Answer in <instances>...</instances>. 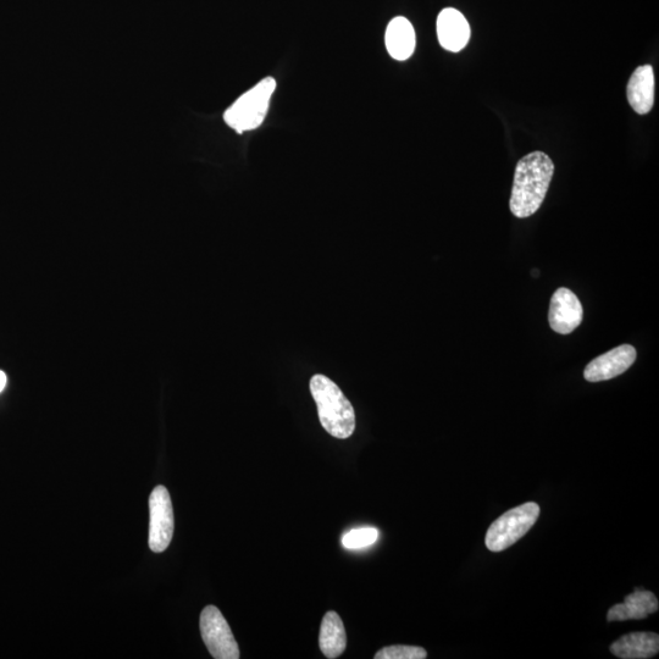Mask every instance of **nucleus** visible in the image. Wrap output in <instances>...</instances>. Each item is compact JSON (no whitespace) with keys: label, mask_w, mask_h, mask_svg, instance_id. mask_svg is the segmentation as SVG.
Here are the masks:
<instances>
[{"label":"nucleus","mask_w":659,"mask_h":659,"mask_svg":"<svg viewBox=\"0 0 659 659\" xmlns=\"http://www.w3.org/2000/svg\"><path fill=\"white\" fill-rule=\"evenodd\" d=\"M428 657L423 647L396 645L384 647L374 656L375 659H425Z\"/></svg>","instance_id":"nucleus-16"},{"label":"nucleus","mask_w":659,"mask_h":659,"mask_svg":"<svg viewBox=\"0 0 659 659\" xmlns=\"http://www.w3.org/2000/svg\"><path fill=\"white\" fill-rule=\"evenodd\" d=\"M635 361V348L630 345H622L587 364L584 378L589 382L612 380L624 374Z\"/></svg>","instance_id":"nucleus-8"},{"label":"nucleus","mask_w":659,"mask_h":659,"mask_svg":"<svg viewBox=\"0 0 659 659\" xmlns=\"http://www.w3.org/2000/svg\"><path fill=\"white\" fill-rule=\"evenodd\" d=\"M7 381V375H5L2 370H0V392L5 389V386H7Z\"/></svg>","instance_id":"nucleus-17"},{"label":"nucleus","mask_w":659,"mask_h":659,"mask_svg":"<svg viewBox=\"0 0 659 659\" xmlns=\"http://www.w3.org/2000/svg\"><path fill=\"white\" fill-rule=\"evenodd\" d=\"M319 645L321 652L326 658L335 659L345 652L347 647V635L345 625L336 612L325 614L321 623Z\"/></svg>","instance_id":"nucleus-14"},{"label":"nucleus","mask_w":659,"mask_h":659,"mask_svg":"<svg viewBox=\"0 0 659 659\" xmlns=\"http://www.w3.org/2000/svg\"><path fill=\"white\" fill-rule=\"evenodd\" d=\"M470 32L469 22L461 11L447 8L437 18V37L446 51L461 52L470 40Z\"/></svg>","instance_id":"nucleus-9"},{"label":"nucleus","mask_w":659,"mask_h":659,"mask_svg":"<svg viewBox=\"0 0 659 659\" xmlns=\"http://www.w3.org/2000/svg\"><path fill=\"white\" fill-rule=\"evenodd\" d=\"M628 101L635 113L649 114L655 104V73L651 65L640 66L631 75L628 88Z\"/></svg>","instance_id":"nucleus-10"},{"label":"nucleus","mask_w":659,"mask_h":659,"mask_svg":"<svg viewBox=\"0 0 659 659\" xmlns=\"http://www.w3.org/2000/svg\"><path fill=\"white\" fill-rule=\"evenodd\" d=\"M584 310L579 298L568 289H558L552 296L548 321L553 331L561 335L572 334L583 321Z\"/></svg>","instance_id":"nucleus-7"},{"label":"nucleus","mask_w":659,"mask_h":659,"mask_svg":"<svg viewBox=\"0 0 659 659\" xmlns=\"http://www.w3.org/2000/svg\"><path fill=\"white\" fill-rule=\"evenodd\" d=\"M385 43L393 59L404 62L411 58L415 49V31L411 22L402 16L393 19L387 26Z\"/></svg>","instance_id":"nucleus-12"},{"label":"nucleus","mask_w":659,"mask_h":659,"mask_svg":"<svg viewBox=\"0 0 659 659\" xmlns=\"http://www.w3.org/2000/svg\"><path fill=\"white\" fill-rule=\"evenodd\" d=\"M199 627H201L204 644L213 658L238 659L241 657L230 625L217 607L207 606L203 609Z\"/></svg>","instance_id":"nucleus-5"},{"label":"nucleus","mask_w":659,"mask_h":659,"mask_svg":"<svg viewBox=\"0 0 659 659\" xmlns=\"http://www.w3.org/2000/svg\"><path fill=\"white\" fill-rule=\"evenodd\" d=\"M310 392L317 403L323 428L336 439L346 440L356 430V413L339 386L325 375H314Z\"/></svg>","instance_id":"nucleus-2"},{"label":"nucleus","mask_w":659,"mask_h":659,"mask_svg":"<svg viewBox=\"0 0 659 659\" xmlns=\"http://www.w3.org/2000/svg\"><path fill=\"white\" fill-rule=\"evenodd\" d=\"M555 174V164L544 152H533L520 159L515 168L511 203L514 217L534 215L544 203Z\"/></svg>","instance_id":"nucleus-1"},{"label":"nucleus","mask_w":659,"mask_h":659,"mask_svg":"<svg viewBox=\"0 0 659 659\" xmlns=\"http://www.w3.org/2000/svg\"><path fill=\"white\" fill-rule=\"evenodd\" d=\"M659 636L655 633H631L611 646L614 656L623 659H647L657 655Z\"/></svg>","instance_id":"nucleus-13"},{"label":"nucleus","mask_w":659,"mask_h":659,"mask_svg":"<svg viewBox=\"0 0 659 659\" xmlns=\"http://www.w3.org/2000/svg\"><path fill=\"white\" fill-rule=\"evenodd\" d=\"M149 548L162 553L169 547L174 536L175 520L173 503L165 486H157L149 497Z\"/></svg>","instance_id":"nucleus-6"},{"label":"nucleus","mask_w":659,"mask_h":659,"mask_svg":"<svg viewBox=\"0 0 659 659\" xmlns=\"http://www.w3.org/2000/svg\"><path fill=\"white\" fill-rule=\"evenodd\" d=\"M659 608L657 597L653 592L635 590L633 594L625 597L623 603L613 606L607 613V620L611 622H625L630 619H645L656 613Z\"/></svg>","instance_id":"nucleus-11"},{"label":"nucleus","mask_w":659,"mask_h":659,"mask_svg":"<svg viewBox=\"0 0 659 659\" xmlns=\"http://www.w3.org/2000/svg\"><path fill=\"white\" fill-rule=\"evenodd\" d=\"M275 90L276 81L274 77L269 76L243 93L224 114L227 126L234 129L237 134L258 129L267 118Z\"/></svg>","instance_id":"nucleus-3"},{"label":"nucleus","mask_w":659,"mask_h":659,"mask_svg":"<svg viewBox=\"0 0 659 659\" xmlns=\"http://www.w3.org/2000/svg\"><path fill=\"white\" fill-rule=\"evenodd\" d=\"M539 515L540 506L535 502L524 503L501 515L487 530L486 547L491 552L507 550L529 533Z\"/></svg>","instance_id":"nucleus-4"},{"label":"nucleus","mask_w":659,"mask_h":659,"mask_svg":"<svg viewBox=\"0 0 659 659\" xmlns=\"http://www.w3.org/2000/svg\"><path fill=\"white\" fill-rule=\"evenodd\" d=\"M379 539V530L375 528H358L353 529L342 537V545L348 550H358V548L369 547L374 545Z\"/></svg>","instance_id":"nucleus-15"}]
</instances>
